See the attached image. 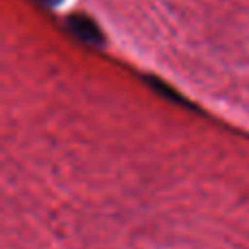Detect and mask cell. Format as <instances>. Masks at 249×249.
Segmentation results:
<instances>
[{"mask_svg":"<svg viewBox=\"0 0 249 249\" xmlns=\"http://www.w3.org/2000/svg\"><path fill=\"white\" fill-rule=\"evenodd\" d=\"M68 29L83 44H90V46H103L105 44L103 31L99 29V24L92 18L83 16V13H74V16L68 18Z\"/></svg>","mask_w":249,"mask_h":249,"instance_id":"obj_1","label":"cell"},{"mask_svg":"<svg viewBox=\"0 0 249 249\" xmlns=\"http://www.w3.org/2000/svg\"><path fill=\"white\" fill-rule=\"evenodd\" d=\"M144 81H146V86H149L151 90H155V92H158V94H162L164 99L173 101V103H177V105H184V107H195V105L190 103V101H186L184 96L179 94V92H177V90H173V88L168 86V83H164L162 79H158V77H146Z\"/></svg>","mask_w":249,"mask_h":249,"instance_id":"obj_2","label":"cell"},{"mask_svg":"<svg viewBox=\"0 0 249 249\" xmlns=\"http://www.w3.org/2000/svg\"><path fill=\"white\" fill-rule=\"evenodd\" d=\"M39 4H44V7H59L64 0H37Z\"/></svg>","mask_w":249,"mask_h":249,"instance_id":"obj_3","label":"cell"}]
</instances>
